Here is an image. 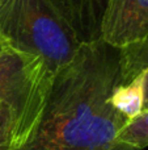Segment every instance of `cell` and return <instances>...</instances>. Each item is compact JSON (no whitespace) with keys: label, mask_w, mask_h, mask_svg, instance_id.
<instances>
[{"label":"cell","mask_w":148,"mask_h":150,"mask_svg":"<svg viewBox=\"0 0 148 150\" xmlns=\"http://www.w3.org/2000/svg\"><path fill=\"white\" fill-rule=\"evenodd\" d=\"M121 79L119 49L83 44L55 75L36 129L17 150H108L128 121L110 103Z\"/></svg>","instance_id":"cell-1"},{"label":"cell","mask_w":148,"mask_h":150,"mask_svg":"<svg viewBox=\"0 0 148 150\" xmlns=\"http://www.w3.org/2000/svg\"><path fill=\"white\" fill-rule=\"evenodd\" d=\"M0 33L16 49L41 57L55 74L83 45L46 0H0Z\"/></svg>","instance_id":"cell-2"},{"label":"cell","mask_w":148,"mask_h":150,"mask_svg":"<svg viewBox=\"0 0 148 150\" xmlns=\"http://www.w3.org/2000/svg\"><path fill=\"white\" fill-rule=\"evenodd\" d=\"M101 40L117 49L148 40V0H110Z\"/></svg>","instance_id":"cell-3"},{"label":"cell","mask_w":148,"mask_h":150,"mask_svg":"<svg viewBox=\"0 0 148 150\" xmlns=\"http://www.w3.org/2000/svg\"><path fill=\"white\" fill-rule=\"evenodd\" d=\"M80 44L101 40V26L110 0H46Z\"/></svg>","instance_id":"cell-4"},{"label":"cell","mask_w":148,"mask_h":150,"mask_svg":"<svg viewBox=\"0 0 148 150\" xmlns=\"http://www.w3.org/2000/svg\"><path fill=\"white\" fill-rule=\"evenodd\" d=\"M147 69L144 67L131 79L123 80L115 86L110 96V103L127 120L136 117L144 109Z\"/></svg>","instance_id":"cell-5"},{"label":"cell","mask_w":148,"mask_h":150,"mask_svg":"<svg viewBox=\"0 0 148 150\" xmlns=\"http://www.w3.org/2000/svg\"><path fill=\"white\" fill-rule=\"evenodd\" d=\"M121 50V70L123 79H130L144 67L147 69L144 109H148V40L140 44L130 45ZM143 109V111H144Z\"/></svg>","instance_id":"cell-6"},{"label":"cell","mask_w":148,"mask_h":150,"mask_svg":"<svg viewBox=\"0 0 148 150\" xmlns=\"http://www.w3.org/2000/svg\"><path fill=\"white\" fill-rule=\"evenodd\" d=\"M115 141L125 142L139 149L148 146V109H144L136 117L128 120L119 130Z\"/></svg>","instance_id":"cell-7"},{"label":"cell","mask_w":148,"mask_h":150,"mask_svg":"<svg viewBox=\"0 0 148 150\" xmlns=\"http://www.w3.org/2000/svg\"><path fill=\"white\" fill-rule=\"evenodd\" d=\"M15 111L8 104L0 103V150H13Z\"/></svg>","instance_id":"cell-8"},{"label":"cell","mask_w":148,"mask_h":150,"mask_svg":"<svg viewBox=\"0 0 148 150\" xmlns=\"http://www.w3.org/2000/svg\"><path fill=\"white\" fill-rule=\"evenodd\" d=\"M15 50H17V49L0 33V62L4 61L9 54H12Z\"/></svg>","instance_id":"cell-9"},{"label":"cell","mask_w":148,"mask_h":150,"mask_svg":"<svg viewBox=\"0 0 148 150\" xmlns=\"http://www.w3.org/2000/svg\"><path fill=\"white\" fill-rule=\"evenodd\" d=\"M108 150H143V149L135 148V146H131V145L125 144V142H118V141H115Z\"/></svg>","instance_id":"cell-10"},{"label":"cell","mask_w":148,"mask_h":150,"mask_svg":"<svg viewBox=\"0 0 148 150\" xmlns=\"http://www.w3.org/2000/svg\"><path fill=\"white\" fill-rule=\"evenodd\" d=\"M0 103H1V101H0Z\"/></svg>","instance_id":"cell-11"}]
</instances>
